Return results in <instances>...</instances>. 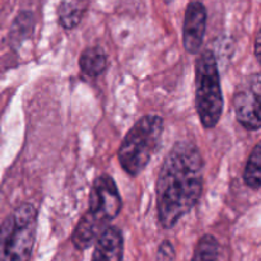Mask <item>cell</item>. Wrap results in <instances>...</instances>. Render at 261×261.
<instances>
[{
    "instance_id": "6da1fadb",
    "label": "cell",
    "mask_w": 261,
    "mask_h": 261,
    "mask_svg": "<svg viewBox=\"0 0 261 261\" xmlns=\"http://www.w3.org/2000/svg\"><path fill=\"white\" fill-rule=\"evenodd\" d=\"M204 186V162L199 148L189 140L176 142L163 160L157 180L158 222L176 226L199 203Z\"/></svg>"
},
{
    "instance_id": "7a4b0ae2",
    "label": "cell",
    "mask_w": 261,
    "mask_h": 261,
    "mask_svg": "<svg viewBox=\"0 0 261 261\" xmlns=\"http://www.w3.org/2000/svg\"><path fill=\"white\" fill-rule=\"evenodd\" d=\"M122 200L114 178L101 175L94 180L88 199V209L79 219L71 234L76 250H87L96 244L110 223L119 216Z\"/></svg>"
},
{
    "instance_id": "3957f363",
    "label": "cell",
    "mask_w": 261,
    "mask_h": 261,
    "mask_svg": "<svg viewBox=\"0 0 261 261\" xmlns=\"http://www.w3.org/2000/svg\"><path fill=\"white\" fill-rule=\"evenodd\" d=\"M165 121L158 115L140 117L127 132L119 148V162L127 175L137 177L161 147Z\"/></svg>"
},
{
    "instance_id": "277c9868",
    "label": "cell",
    "mask_w": 261,
    "mask_h": 261,
    "mask_svg": "<svg viewBox=\"0 0 261 261\" xmlns=\"http://www.w3.org/2000/svg\"><path fill=\"white\" fill-rule=\"evenodd\" d=\"M37 209L23 203L0 224V261H30L37 231Z\"/></svg>"
},
{
    "instance_id": "5b68a950",
    "label": "cell",
    "mask_w": 261,
    "mask_h": 261,
    "mask_svg": "<svg viewBox=\"0 0 261 261\" xmlns=\"http://www.w3.org/2000/svg\"><path fill=\"white\" fill-rule=\"evenodd\" d=\"M223 105L218 63L213 51L206 48L195 61V106L205 129L217 126L223 114Z\"/></svg>"
},
{
    "instance_id": "8992f818",
    "label": "cell",
    "mask_w": 261,
    "mask_h": 261,
    "mask_svg": "<svg viewBox=\"0 0 261 261\" xmlns=\"http://www.w3.org/2000/svg\"><path fill=\"white\" fill-rule=\"evenodd\" d=\"M236 119L250 132L261 129V69L250 74L237 87L233 96Z\"/></svg>"
},
{
    "instance_id": "52a82bcc",
    "label": "cell",
    "mask_w": 261,
    "mask_h": 261,
    "mask_svg": "<svg viewBox=\"0 0 261 261\" xmlns=\"http://www.w3.org/2000/svg\"><path fill=\"white\" fill-rule=\"evenodd\" d=\"M206 19L208 13L203 3L198 0L189 3L182 24V43L186 53L193 55L200 53L206 31Z\"/></svg>"
},
{
    "instance_id": "ba28073f",
    "label": "cell",
    "mask_w": 261,
    "mask_h": 261,
    "mask_svg": "<svg viewBox=\"0 0 261 261\" xmlns=\"http://www.w3.org/2000/svg\"><path fill=\"white\" fill-rule=\"evenodd\" d=\"M124 237L117 227L110 226L94 244L92 261H122Z\"/></svg>"
},
{
    "instance_id": "9c48e42d",
    "label": "cell",
    "mask_w": 261,
    "mask_h": 261,
    "mask_svg": "<svg viewBox=\"0 0 261 261\" xmlns=\"http://www.w3.org/2000/svg\"><path fill=\"white\" fill-rule=\"evenodd\" d=\"M107 55L99 46L87 47L79 58V68L86 75L96 78L107 68Z\"/></svg>"
},
{
    "instance_id": "30bf717a",
    "label": "cell",
    "mask_w": 261,
    "mask_h": 261,
    "mask_svg": "<svg viewBox=\"0 0 261 261\" xmlns=\"http://www.w3.org/2000/svg\"><path fill=\"white\" fill-rule=\"evenodd\" d=\"M87 0H61L59 4L58 15L61 27L73 30L81 23L87 12Z\"/></svg>"
},
{
    "instance_id": "8fae6325",
    "label": "cell",
    "mask_w": 261,
    "mask_h": 261,
    "mask_svg": "<svg viewBox=\"0 0 261 261\" xmlns=\"http://www.w3.org/2000/svg\"><path fill=\"white\" fill-rule=\"evenodd\" d=\"M244 181L250 189L261 188V140L251 150L244 171Z\"/></svg>"
},
{
    "instance_id": "7c38bea8",
    "label": "cell",
    "mask_w": 261,
    "mask_h": 261,
    "mask_svg": "<svg viewBox=\"0 0 261 261\" xmlns=\"http://www.w3.org/2000/svg\"><path fill=\"white\" fill-rule=\"evenodd\" d=\"M219 244L212 234H204L199 239L191 261H218Z\"/></svg>"
},
{
    "instance_id": "4fadbf2b",
    "label": "cell",
    "mask_w": 261,
    "mask_h": 261,
    "mask_svg": "<svg viewBox=\"0 0 261 261\" xmlns=\"http://www.w3.org/2000/svg\"><path fill=\"white\" fill-rule=\"evenodd\" d=\"M33 14L31 12H20L19 14L15 17L14 22H13L12 31H10V36L13 40L18 38L20 40L28 35V31H32L33 28Z\"/></svg>"
},
{
    "instance_id": "5bb4252c",
    "label": "cell",
    "mask_w": 261,
    "mask_h": 261,
    "mask_svg": "<svg viewBox=\"0 0 261 261\" xmlns=\"http://www.w3.org/2000/svg\"><path fill=\"white\" fill-rule=\"evenodd\" d=\"M176 250L172 242L165 240L162 244L158 246L157 250V261H175Z\"/></svg>"
},
{
    "instance_id": "9a60e30c",
    "label": "cell",
    "mask_w": 261,
    "mask_h": 261,
    "mask_svg": "<svg viewBox=\"0 0 261 261\" xmlns=\"http://www.w3.org/2000/svg\"><path fill=\"white\" fill-rule=\"evenodd\" d=\"M254 53H255V56H256L257 61H259L260 65H261V27H260L259 32H257L256 38H255Z\"/></svg>"
},
{
    "instance_id": "2e32d148",
    "label": "cell",
    "mask_w": 261,
    "mask_h": 261,
    "mask_svg": "<svg viewBox=\"0 0 261 261\" xmlns=\"http://www.w3.org/2000/svg\"><path fill=\"white\" fill-rule=\"evenodd\" d=\"M163 2H165L166 4H171V3H173V2H175V0H163Z\"/></svg>"
}]
</instances>
